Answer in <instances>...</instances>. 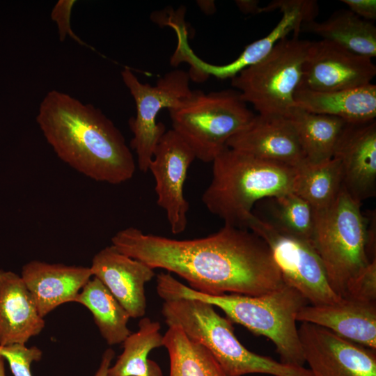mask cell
Listing matches in <instances>:
<instances>
[{
    "mask_svg": "<svg viewBox=\"0 0 376 376\" xmlns=\"http://www.w3.org/2000/svg\"><path fill=\"white\" fill-rule=\"evenodd\" d=\"M111 241L120 253L175 273L210 295L258 296L284 283L269 246L249 229L224 225L207 237L176 240L130 226Z\"/></svg>",
    "mask_w": 376,
    "mask_h": 376,
    "instance_id": "6da1fadb",
    "label": "cell"
},
{
    "mask_svg": "<svg viewBox=\"0 0 376 376\" xmlns=\"http://www.w3.org/2000/svg\"><path fill=\"white\" fill-rule=\"evenodd\" d=\"M36 123L57 157L97 182L118 185L136 170L123 135L103 112L60 91L42 100Z\"/></svg>",
    "mask_w": 376,
    "mask_h": 376,
    "instance_id": "7a4b0ae2",
    "label": "cell"
},
{
    "mask_svg": "<svg viewBox=\"0 0 376 376\" xmlns=\"http://www.w3.org/2000/svg\"><path fill=\"white\" fill-rule=\"evenodd\" d=\"M156 289L164 301L194 299L218 307L232 322L271 340L281 362L300 367L305 363L296 316L307 301L298 291L285 283L258 296L210 295L187 286L169 272H161L157 276Z\"/></svg>",
    "mask_w": 376,
    "mask_h": 376,
    "instance_id": "3957f363",
    "label": "cell"
},
{
    "mask_svg": "<svg viewBox=\"0 0 376 376\" xmlns=\"http://www.w3.org/2000/svg\"><path fill=\"white\" fill-rule=\"evenodd\" d=\"M297 168L226 147L212 162V178L202 201L228 225L246 229L260 201L292 191Z\"/></svg>",
    "mask_w": 376,
    "mask_h": 376,
    "instance_id": "277c9868",
    "label": "cell"
},
{
    "mask_svg": "<svg viewBox=\"0 0 376 376\" xmlns=\"http://www.w3.org/2000/svg\"><path fill=\"white\" fill-rule=\"evenodd\" d=\"M162 314L168 327H178L204 346L227 376L260 373L283 376L285 366L246 349L237 338L232 322L207 302L194 299L164 301Z\"/></svg>",
    "mask_w": 376,
    "mask_h": 376,
    "instance_id": "5b68a950",
    "label": "cell"
},
{
    "mask_svg": "<svg viewBox=\"0 0 376 376\" xmlns=\"http://www.w3.org/2000/svg\"><path fill=\"white\" fill-rule=\"evenodd\" d=\"M172 130L190 147L196 159L212 162L227 141L255 114L235 89L205 93L191 91L180 105L169 110Z\"/></svg>",
    "mask_w": 376,
    "mask_h": 376,
    "instance_id": "8992f818",
    "label": "cell"
},
{
    "mask_svg": "<svg viewBox=\"0 0 376 376\" xmlns=\"http://www.w3.org/2000/svg\"><path fill=\"white\" fill-rule=\"evenodd\" d=\"M361 206L343 187L329 207L315 210L311 244L331 288L343 298L348 282L370 262L366 251L368 218Z\"/></svg>",
    "mask_w": 376,
    "mask_h": 376,
    "instance_id": "52a82bcc",
    "label": "cell"
},
{
    "mask_svg": "<svg viewBox=\"0 0 376 376\" xmlns=\"http://www.w3.org/2000/svg\"><path fill=\"white\" fill-rule=\"evenodd\" d=\"M311 41L285 38L258 63L231 79V85L258 114L289 117Z\"/></svg>",
    "mask_w": 376,
    "mask_h": 376,
    "instance_id": "ba28073f",
    "label": "cell"
},
{
    "mask_svg": "<svg viewBox=\"0 0 376 376\" xmlns=\"http://www.w3.org/2000/svg\"><path fill=\"white\" fill-rule=\"evenodd\" d=\"M121 77L136 105V114L128 121L133 134L130 146L136 152L139 170L147 172L155 147L166 131L162 123H157V117L162 109L178 107L190 95V77L188 72L174 70L152 86L141 82L127 68L121 71Z\"/></svg>",
    "mask_w": 376,
    "mask_h": 376,
    "instance_id": "9c48e42d",
    "label": "cell"
},
{
    "mask_svg": "<svg viewBox=\"0 0 376 376\" xmlns=\"http://www.w3.org/2000/svg\"><path fill=\"white\" fill-rule=\"evenodd\" d=\"M246 227L267 242L283 283L307 302L320 305L343 299L331 288L324 266L310 242L278 232L253 213Z\"/></svg>",
    "mask_w": 376,
    "mask_h": 376,
    "instance_id": "30bf717a",
    "label": "cell"
},
{
    "mask_svg": "<svg viewBox=\"0 0 376 376\" xmlns=\"http://www.w3.org/2000/svg\"><path fill=\"white\" fill-rule=\"evenodd\" d=\"M279 10L281 18L275 27L265 37L247 46L233 61L225 65L210 64L193 56L189 61L190 75L195 81H205L210 76L218 79H232L242 70L265 57L281 40L293 33L298 36L302 25L315 20L318 15V6L313 0H276L263 7V13Z\"/></svg>",
    "mask_w": 376,
    "mask_h": 376,
    "instance_id": "8fae6325",
    "label": "cell"
},
{
    "mask_svg": "<svg viewBox=\"0 0 376 376\" xmlns=\"http://www.w3.org/2000/svg\"><path fill=\"white\" fill-rule=\"evenodd\" d=\"M195 159L190 147L171 129L159 139L149 164L155 180L157 203L165 211L174 235L183 233L187 225L189 204L184 196V185Z\"/></svg>",
    "mask_w": 376,
    "mask_h": 376,
    "instance_id": "7c38bea8",
    "label": "cell"
},
{
    "mask_svg": "<svg viewBox=\"0 0 376 376\" xmlns=\"http://www.w3.org/2000/svg\"><path fill=\"white\" fill-rule=\"evenodd\" d=\"M298 332L313 376H376L375 350L311 323Z\"/></svg>",
    "mask_w": 376,
    "mask_h": 376,
    "instance_id": "4fadbf2b",
    "label": "cell"
},
{
    "mask_svg": "<svg viewBox=\"0 0 376 376\" xmlns=\"http://www.w3.org/2000/svg\"><path fill=\"white\" fill-rule=\"evenodd\" d=\"M376 66L371 58L329 40L311 41L299 86L331 91L371 83Z\"/></svg>",
    "mask_w": 376,
    "mask_h": 376,
    "instance_id": "5bb4252c",
    "label": "cell"
},
{
    "mask_svg": "<svg viewBox=\"0 0 376 376\" xmlns=\"http://www.w3.org/2000/svg\"><path fill=\"white\" fill-rule=\"evenodd\" d=\"M333 157L340 164L343 187L355 201L376 195V121L346 123Z\"/></svg>",
    "mask_w": 376,
    "mask_h": 376,
    "instance_id": "9a60e30c",
    "label": "cell"
},
{
    "mask_svg": "<svg viewBox=\"0 0 376 376\" xmlns=\"http://www.w3.org/2000/svg\"><path fill=\"white\" fill-rule=\"evenodd\" d=\"M228 148L264 160L299 168L307 162L289 117L255 114L227 141Z\"/></svg>",
    "mask_w": 376,
    "mask_h": 376,
    "instance_id": "2e32d148",
    "label": "cell"
},
{
    "mask_svg": "<svg viewBox=\"0 0 376 376\" xmlns=\"http://www.w3.org/2000/svg\"><path fill=\"white\" fill-rule=\"evenodd\" d=\"M90 269L127 311L130 318H143L146 311L145 285L155 269L114 246H106L93 258Z\"/></svg>",
    "mask_w": 376,
    "mask_h": 376,
    "instance_id": "e0dca14e",
    "label": "cell"
},
{
    "mask_svg": "<svg viewBox=\"0 0 376 376\" xmlns=\"http://www.w3.org/2000/svg\"><path fill=\"white\" fill-rule=\"evenodd\" d=\"M21 277L45 318L61 304L75 301L93 275L90 267L34 260L22 267Z\"/></svg>",
    "mask_w": 376,
    "mask_h": 376,
    "instance_id": "ac0fdd59",
    "label": "cell"
},
{
    "mask_svg": "<svg viewBox=\"0 0 376 376\" xmlns=\"http://www.w3.org/2000/svg\"><path fill=\"white\" fill-rule=\"evenodd\" d=\"M296 320L324 327L376 350V303L343 298L332 304L305 305L297 313Z\"/></svg>",
    "mask_w": 376,
    "mask_h": 376,
    "instance_id": "d6986e66",
    "label": "cell"
},
{
    "mask_svg": "<svg viewBox=\"0 0 376 376\" xmlns=\"http://www.w3.org/2000/svg\"><path fill=\"white\" fill-rule=\"evenodd\" d=\"M45 325L21 276L0 270V345L26 344Z\"/></svg>",
    "mask_w": 376,
    "mask_h": 376,
    "instance_id": "ffe728a7",
    "label": "cell"
},
{
    "mask_svg": "<svg viewBox=\"0 0 376 376\" xmlns=\"http://www.w3.org/2000/svg\"><path fill=\"white\" fill-rule=\"evenodd\" d=\"M294 107L342 119L346 123L375 120L376 85L349 89L320 91L298 86L294 94Z\"/></svg>",
    "mask_w": 376,
    "mask_h": 376,
    "instance_id": "44dd1931",
    "label": "cell"
},
{
    "mask_svg": "<svg viewBox=\"0 0 376 376\" xmlns=\"http://www.w3.org/2000/svg\"><path fill=\"white\" fill-rule=\"evenodd\" d=\"M301 31L318 35L357 54L371 59L376 56V26L350 10H338L321 22L305 23Z\"/></svg>",
    "mask_w": 376,
    "mask_h": 376,
    "instance_id": "7402d4cb",
    "label": "cell"
},
{
    "mask_svg": "<svg viewBox=\"0 0 376 376\" xmlns=\"http://www.w3.org/2000/svg\"><path fill=\"white\" fill-rule=\"evenodd\" d=\"M289 118L307 162L319 163L333 158L345 121L297 107H294Z\"/></svg>",
    "mask_w": 376,
    "mask_h": 376,
    "instance_id": "603a6c76",
    "label": "cell"
},
{
    "mask_svg": "<svg viewBox=\"0 0 376 376\" xmlns=\"http://www.w3.org/2000/svg\"><path fill=\"white\" fill-rule=\"evenodd\" d=\"M74 302L87 308L102 336L109 345L123 343L131 334L127 327L130 315L106 286L93 276Z\"/></svg>",
    "mask_w": 376,
    "mask_h": 376,
    "instance_id": "cb8c5ba5",
    "label": "cell"
},
{
    "mask_svg": "<svg viewBox=\"0 0 376 376\" xmlns=\"http://www.w3.org/2000/svg\"><path fill=\"white\" fill-rule=\"evenodd\" d=\"M160 329L158 322L143 317L139 329L123 342V351L109 367L108 376H163L159 366L148 359L153 349L163 346Z\"/></svg>",
    "mask_w": 376,
    "mask_h": 376,
    "instance_id": "d4e9b609",
    "label": "cell"
},
{
    "mask_svg": "<svg viewBox=\"0 0 376 376\" xmlns=\"http://www.w3.org/2000/svg\"><path fill=\"white\" fill-rule=\"evenodd\" d=\"M342 189V169L334 157L319 163L306 162L297 168L292 192L315 211L329 207Z\"/></svg>",
    "mask_w": 376,
    "mask_h": 376,
    "instance_id": "484cf974",
    "label": "cell"
},
{
    "mask_svg": "<svg viewBox=\"0 0 376 376\" xmlns=\"http://www.w3.org/2000/svg\"><path fill=\"white\" fill-rule=\"evenodd\" d=\"M263 216L256 217L272 228L288 235L311 242L315 222L314 209L303 198L291 191L265 198Z\"/></svg>",
    "mask_w": 376,
    "mask_h": 376,
    "instance_id": "4316f807",
    "label": "cell"
},
{
    "mask_svg": "<svg viewBox=\"0 0 376 376\" xmlns=\"http://www.w3.org/2000/svg\"><path fill=\"white\" fill-rule=\"evenodd\" d=\"M170 359L169 376H227L212 354L178 327L163 337Z\"/></svg>",
    "mask_w": 376,
    "mask_h": 376,
    "instance_id": "83f0119b",
    "label": "cell"
},
{
    "mask_svg": "<svg viewBox=\"0 0 376 376\" xmlns=\"http://www.w3.org/2000/svg\"><path fill=\"white\" fill-rule=\"evenodd\" d=\"M0 354L8 361L14 376H32L31 364L42 359V351L36 346L15 343L0 345Z\"/></svg>",
    "mask_w": 376,
    "mask_h": 376,
    "instance_id": "f1b7e54d",
    "label": "cell"
},
{
    "mask_svg": "<svg viewBox=\"0 0 376 376\" xmlns=\"http://www.w3.org/2000/svg\"><path fill=\"white\" fill-rule=\"evenodd\" d=\"M343 298L376 303V259L371 260L348 282Z\"/></svg>",
    "mask_w": 376,
    "mask_h": 376,
    "instance_id": "f546056e",
    "label": "cell"
},
{
    "mask_svg": "<svg viewBox=\"0 0 376 376\" xmlns=\"http://www.w3.org/2000/svg\"><path fill=\"white\" fill-rule=\"evenodd\" d=\"M75 0H59L53 7L51 12V18L57 26L60 41H63L67 37L77 41L78 43L87 45L73 31L71 27V14Z\"/></svg>",
    "mask_w": 376,
    "mask_h": 376,
    "instance_id": "4dcf8cb0",
    "label": "cell"
},
{
    "mask_svg": "<svg viewBox=\"0 0 376 376\" xmlns=\"http://www.w3.org/2000/svg\"><path fill=\"white\" fill-rule=\"evenodd\" d=\"M351 12L358 17L370 22L376 19L375 0H341Z\"/></svg>",
    "mask_w": 376,
    "mask_h": 376,
    "instance_id": "1f68e13d",
    "label": "cell"
},
{
    "mask_svg": "<svg viewBox=\"0 0 376 376\" xmlns=\"http://www.w3.org/2000/svg\"><path fill=\"white\" fill-rule=\"evenodd\" d=\"M238 8L244 14L262 13V8L259 6L258 0H238L235 1Z\"/></svg>",
    "mask_w": 376,
    "mask_h": 376,
    "instance_id": "d6a6232c",
    "label": "cell"
},
{
    "mask_svg": "<svg viewBox=\"0 0 376 376\" xmlns=\"http://www.w3.org/2000/svg\"><path fill=\"white\" fill-rule=\"evenodd\" d=\"M114 356L115 352L111 348H108L104 352L100 365L95 376H108V370Z\"/></svg>",
    "mask_w": 376,
    "mask_h": 376,
    "instance_id": "836d02e7",
    "label": "cell"
},
{
    "mask_svg": "<svg viewBox=\"0 0 376 376\" xmlns=\"http://www.w3.org/2000/svg\"><path fill=\"white\" fill-rule=\"evenodd\" d=\"M5 359L0 354V376H6Z\"/></svg>",
    "mask_w": 376,
    "mask_h": 376,
    "instance_id": "e575fe53",
    "label": "cell"
}]
</instances>
